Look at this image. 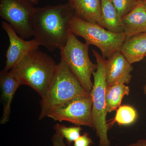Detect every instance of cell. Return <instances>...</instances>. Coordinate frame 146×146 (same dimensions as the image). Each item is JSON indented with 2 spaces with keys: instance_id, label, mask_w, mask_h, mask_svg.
<instances>
[{
  "instance_id": "cell-1",
  "label": "cell",
  "mask_w": 146,
  "mask_h": 146,
  "mask_svg": "<svg viewBox=\"0 0 146 146\" xmlns=\"http://www.w3.org/2000/svg\"><path fill=\"white\" fill-rule=\"evenodd\" d=\"M74 16L68 3L36 7L31 20L34 39L50 51L61 50L67 43Z\"/></svg>"
},
{
  "instance_id": "cell-2",
  "label": "cell",
  "mask_w": 146,
  "mask_h": 146,
  "mask_svg": "<svg viewBox=\"0 0 146 146\" xmlns=\"http://www.w3.org/2000/svg\"><path fill=\"white\" fill-rule=\"evenodd\" d=\"M91 96L82 86L65 60L61 57L48 87L41 101V120L66 102L80 96Z\"/></svg>"
},
{
  "instance_id": "cell-3",
  "label": "cell",
  "mask_w": 146,
  "mask_h": 146,
  "mask_svg": "<svg viewBox=\"0 0 146 146\" xmlns=\"http://www.w3.org/2000/svg\"><path fill=\"white\" fill-rule=\"evenodd\" d=\"M57 65L48 55L36 50L27 55L9 71L21 85L29 86L42 98Z\"/></svg>"
},
{
  "instance_id": "cell-4",
  "label": "cell",
  "mask_w": 146,
  "mask_h": 146,
  "mask_svg": "<svg viewBox=\"0 0 146 146\" xmlns=\"http://www.w3.org/2000/svg\"><path fill=\"white\" fill-rule=\"evenodd\" d=\"M96 61L97 69L93 73L94 85L91 91L93 127L99 140V146H111L108 136L106 92V84L105 60L95 50H92Z\"/></svg>"
},
{
  "instance_id": "cell-5",
  "label": "cell",
  "mask_w": 146,
  "mask_h": 146,
  "mask_svg": "<svg viewBox=\"0 0 146 146\" xmlns=\"http://www.w3.org/2000/svg\"><path fill=\"white\" fill-rule=\"evenodd\" d=\"M70 30L76 36L82 37L87 44L98 47L104 59L119 50L126 39L124 33L111 32L98 24L86 22L76 16L71 20Z\"/></svg>"
},
{
  "instance_id": "cell-6",
  "label": "cell",
  "mask_w": 146,
  "mask_h": 146,
  "mask_svg": "<svg viewBox=\"0 0 146 146\" xmlns=\"http://www.w3.org/2000/svg\"><path fill=\"white\" fill-rule=\"evenodd\" d=\"M89 46L79 40L70 31L67 43L60 50L61 57L65 60L84 89L91 94L94 85L91 76L96 70L97 65L90 60Z\"/></svg>"
},
{
  "instance_id": "cell-7",
  "label": "cell",
  "mask_w": 146,
  "mask_h": 146,
  "mask_svg": "<svg viewBox=\"0 0 146 146\" xmlns=\"http://www.w3.org/2000/svg\"><path fill=\"white\" fill-rule=\"evenodd\" d=\"M28 0H0V16L6 21L21 37L33 35L31 20L35 8Z\"/></svg>"
},
{
  "instance_id": "cell-8",
  "label": "cell",
  "mask_w": 146,
  "mask_h": 146,
  "mask_svg": "<svg viewBox=\"0 0 146 146\" xmlns=\"http://www.w3.org/2000/svg\"><path fill=\"white\" fill-rule=\"evenodd\" d=\"M91 95L80 96L66 102L48 115L55 121H68L77 126L93 127Z\"/></svg>"
},
{
  "instance_id": "cell-9",
  "label": "cell",
  "mask_w": 146,
  "mask_h": 146,
  "mask_svg": "<svg viewBox=\"0 0 146 146\" xmlns=\"http://www.w3.org/2000/svg\"><path fill=\"white\" fill-rule=\"evenodd\" d=\"M3 29L7 34L9 45L6 53L4 70L8 71L30 53L38 50L40 45L34 39L26 41L19 36L7 22L2 23Z\"/></svg>"
},
{
  "instance_id": "cell-10",
  "label": "cell",
  "mask_w": 146,
  "mask_h": 146,
  "mask_svg": "<svg viewBox=\"0 0 146 146\" xmlns=\"http://www.w3.org/2000/svg\"><path fill=\"white\" fill-rule=\"evenodd\" d=\"M105 70L107 86L127 84L131 80L133 67L119 50L105 60Z\"/></svg>"
},
{
  "instance_id": "cell-11",
  "label": "cell",
  "mask_w": 146,
  "mask_h": 146,
  "mask_svg": "<svg viewBox=\"0 0 146 146\" xmlns=\"http://www.w3.org/2000/svg\"><path fill=\"white\" fill-rule=\"evenodd\" d=\"M18 80L10 71L3 70L0 73V86L3 105L1 124H5L9 120L11 104L16 90L21 86Z\"/></svg>"
},
{
  "instance_id": "cell-12",
  "label": "cell",
  "mask_w": 146,
  "mask_h": 146,
  "mask_svg": "<svg viewBox=\"0 0 146 146\" xmlns=\"http://www.w3.org/2000/svg\"><path fill=\"white\" fill-rule=\"evenodd\" d=\"M126 38L146 32V0L139 1L136 6L122 18Z\"/></svg>"
},
{
  "instance_id": "cell-13",
  "label": "cell",
  "mask_w": 146,
  "mask_h": 146,
  "mask_svg": "<svg viewBox=\"0 0 146 146\" xmlns=\"http://www.w3.org/2000/svg\"><path fill=\"white\" fill-rule=\"evenodd\" d=\"M75 16L81 20L102 27L101 0H68Z\"/></svg>"
},
{
  "instance_id": "cell-14",
  "label": "cell",
  "mask_w": 146,
  "mask_h": 146,
  "mask_svg": "<svg viewBox=\"0 0 146 146\" xmlns=\"http://www.w3.org/2000/svg\"><path fill=\"white\" fill-rule=\"evenodd\" d=\"M119 51L130 64L143 60L146 56V32L126 38Z\"/></svg>"
},
{
  "instance_id": "cell-15",
  "label": "cell",
  "mask_w": 146,
  "mask_h": 146,
  "mask_svg": "<svg viewBox=\"0 0 146 146\" xmlns=\"http://www.w3.org/2000/svg\"><path fill=\"white\" fill-rule=\"evenodd\" d=\"M102 27L115 33H124L122 18L110 0H101Z\"/></svg>"
},
{
  "instance_id": "cell-16",
  "label": "cell",
  "mask_w": 146,
  "mask_h": 146,
  "mask_svg": "<svg viewBox=\"0 0 146 146\" xmlns=\"http://www.w3.org/2000/svg\"><path fill=\"white\" fill-rule=\"evenodd\" d=\"M129 88L124 84H118L107 86L106 92V110L107 112L117 110L125 96L129 94Z\"/></svg>"
},
{
  "instance_id": "cell-17",
  "label": "cell",
  "mask_w": 146,
  "mask_h": 146,
  "mask_svg": "<svg viewBox=\"0 0 146 146\" xmlns=\"http://www.w3.org/2000/svg\"><path fill=\"white\" fill-rule=\"evenodd\" d=\"M137 117V112L133 107L123 105L117 110L115 121L120 125H129L134 122Z\"/></svg>"
},
{
  "instance_id": "cell-18",
  "label": "cell",
  "mask_w": 146,
  "mask_h": 146,
  "mask_svg": "<svg viewBox=\"0 0 146 146\" xmlns=\"http://www.w3.org/2000/svg\"><path fill=\"white\" fill-rule=\"evenodd\" d=\"M56 132L60 134L66 139L69 145L74 142L80 136L81 128L80 126L67 127L65 125L56 124L54 126Z\"/></svg>"
},
{
  "instance_id": "cell-19",
  "label": "cell",
  "mask_w": 146,
  "mask_h": 146,
  "mask_svg": "<svg viewBox=\"0 0 146 146\" xmlns=\"http://www.w3.org/2000/svg\"><path fill=\"white\" fill-rule=\"evenodd\" d=\"M122 18L130 12L137 4L138 0H110Z\"/></svg>"
},
{
  "instance_id": "cell-20",
  "label": "cell",
  "mask_w": 146,
  "mask_h": 146,
  "mask_svg": "<svg viewBox=\"0 0 146 146\" xmlns=\"http://www.w3.org/2000/svg\"><path fill=\"white\" fill-rule=\"evenodd\" d=\"M93 143V141L88 133H84L74 142L73 146H89Z\"/></svg>"
},
{
  "instance_id": "cell-21",
  "label": "cell",
  "mask_w": 146,
  "mask_h": 146,
  "mask_svg": "<svg viewBox=\"0 0 146 146\" xmlns=\"http://www.w3.org/2000/svg\"><path fill=\"white\" fill-rule=\"evenodd\" d=\"M63 138L60 134L56 132L52 138L53 146H67L64 143Z\"/></svg>"
},
{
  "instance_id": "cell-22",
  "label": "cell",
  "mask_w": 146,
  "mask_h": 146,
  "mask_svg": "<svg viewBox=\"0 0 146 146\" xmlns=\"http://www.w3.org/2000/svg\"><path fill=\"white\" fill-rule=\"evenodd\" d=\"M146 146V139H141L136 141L135 143H133L125 146Z\"/></svg>"
},
{
  "instance_id": "cell-23",
  "label": "cell",
  "mask_w": 146,
  "mask_h": 146,
  "mask_svg": "<svg viewBox=\"0 0 146 146\" xmlns=\"http://www.w3.org/2000/svg\"><path fill=\"white\" fill-rule=\"evenodd\" d=\"M31 2L33 3L34 4H37L39 2V0H28Z\"/></svg>"
},
{
  "instance_id": "cell-24",
  "label": "cell",
  "mask_w": 146,
  "mask_h": 146,
  "mask_svg": "<svg viewBox=\"0 0 146 146\" xmlns=\"http://www.w3.org/2000/svg\"><path fill=\"white\" fill-rule=\"evenodd\" d=\"M144 94L146 95V84L144 86L143 88Z\"/></svg>"
},
{
  "instance_id": "cell-25",
  "label": "cell",
  "mask_w": 146,
  "mask_h": 146,
  "mask_svg": "<svg viewBox=\"0 0 146 146\" xmlns=\"http://www.w3.org/2000/svg\"><path fill=\"white\" fill-rule=\"evenodd\" d=\"M138 1H141V0H138Z\"/></svg>"
}]
</instances>
